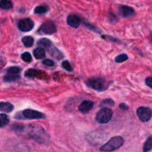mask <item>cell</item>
I'll list each match as a JSON object with an SVG mask.
<instances>
[{"mask_svg":"<svg viewBox=\"0 0 152 152\" xmlns=\"http://www.w3.org/2000/svg\"><path fill=\"white\" fill-rule=\"evenodd\" d=\"M13 131L19 134H22L25 137L32 139L42 144H47L49 142V136L42 127L39 125H14L11 127Z\"/></svg>","mask_w":152,"mask_h":152,"instance_id":"obj_1","label":"cell"},{"mask_svg":"<svg viewBox=\"0 0 152 152\" xmlns=\"http://www.w3.org/2000/svg\"><path fill=\"white\" fill-rule=\"evenodd\" d=\"M124 143V140L122 137L116 136L111 138L107 143L102 145L100 148L102 151H112L118 149Z\"/></svg>","mask_w":152,"mask_h":152,"instance_id":"obj_2","label":"cell"},{"mask_svg":"<svg viewBox=\"0 0 152 152\" xmlns=\"http://www.w3.org/2000/svg\"><path fill=\"white\" fill-rule=\"evenodd\" d=\"M86 85L90 88L99 91H102L108 88L106 81L102 78H98V77H92L88 79L86 82Z\"/></svg>","mask_w":152,"mask_h":152,"instance_id":"obj_3","label":"cell"},{"mask_svg":"<svg viewBox=\"0 0 152 152\" xmlns=\"http://www.w3.org/2000/svg\"><path fill=\"white\" fill-rule=\"evenodd\" d=\"M112 115L113 111L111 108H103L98 111L96 116V120L100 124H105L111 120Z\"/></svg>","mask_w":152,"mask_h":152,"instance_id":"obj_4","label":"cell"},{"mask_svg":"<svg viewBox=\"0 0 152 152\" xmlns=\"http://www.w3.org/2000/svg\"><path fill=\"white\" fill-rule=\"evenodd\" d=\"M137 115L140 121L148 122L152 117V111L148 107H140L137 110Z\"/></svg>","mask_w":152,"mask_h":152,"instance_id":"obj_5","label":"cell"},{"mask_svg":"<svg viewBox=\"0 0 152 152\" xmlns=\"http://www.w3.org/2000/svg\"><path fill=\"white\" fill-rule=\"evenodd\" d=\"M56 28L55 24L51 21H47L44 22L39 28L38 33L40 34H53L56 33Z\"/></svg>","mask_w":152,"mask_h":152,"instance_id":"obj_6","label":"cell"},{"mask_svg":"<svg viewBox=\"0 0 152 152\" xmlns=\"http://www.w3.org/2000/svg\"><path fill=\"white\" fill-rule=\"evenodd\" d=\"M22 114L24 118L28 119V120H39V119H44L45 117L42 113L32 109L24 110Z\"/></svg>","mask_w":152,"mask_h":152,"instance_id":"obj_7","label":"cell"},{"mask_svg":"<svg viewBox=\"0 0 152 152\" xmlns=\"http://www.w3.org/2000/svg\"><path fill=\"white\" fill-rule=\"evenodd\" d=\"M34 23L33 20L29 18L23 19L20 20L18 23V28L20 31L23 32H28V31H31L34 28Z\"/></svg>","mask_w":152,"mask_h":152,"instance_id":"obj_8","label":"cell"},{"mask_svg":"<svg viewBox=\"0 0 152 152\" xmlns=\"http://www.w3.org/2000/svg\"><path fill=\"white\" fill-rule=\"evenodd\" d=\"M105 140V135L102 134L100 132H93L88 136V142H91L94 145H98L99 143L102 142Z\"/></svg>","mask_w":152,"mask_h":152,"instance_id":"obj_9","label":"cell"},{"mask_svg":"<svg viewBox=\"0 0 152 152\" xmlns=\"http://www.w3.org/2000/svg\"><path fill=\"white\" fill-rule=\"evenodd\" d=\"M119 13L120 16L124 18L131 17L135 14V11L132 7L127 5H120L119 6Z\"/></svg>","mask_w":152,"mask_h":152,"instance_id":"obj_10","label":"cell"},{"mask_svg":"<svg viewBox=\"0 0 152 152\" xmlns=\"http://www.w3.org/2000/svg\"><path fill=\"white\" fill-rule=\"evenodd\" d=\"M67 23L72 28H77L81 24V19L75 14H70L67 17Z\"/></svg>","mask_w":152,"mask_h":152,"instance_id":"obj_11","label":"cell"},{"mask_svg":"<svg viewBox=\"0 0 152 152\" xmlns=\"http://www.w3.org/2000/svg\"><path fill=\"white\" fill-rule=\"evenodd\" d=\"M94 102L90 100H85L79 106V111L83 114H88L93 108Z\"/></svg>","mask_w":152,"mask_h":152,"instance_id":"obj_12","label":"cell"},{"mask_svg":"<svg viewBox=\"0 0 152 152\" xmlns=\"http://www.w3.org/2000/svg\"><path fill=\"white\" fill-rule=\"evenodd\" d=\"M47 50H48L49 53H50L53 57L56 58V59H61L63 58L64 56L62 53V52L59 51V50H58L56 47H54L53 45H52L49 48H48Z\"/></svg>","mask_w":152,"mask_h":152,"instance_id":"obj_13","label":"cell"},{"mask_svg":"<svg viewBox=\"0 0 152 152\" xmlns=\"http://www.w3.org/2000/svg\"><path fill=\"white\" fill-rule=\"evenodd\" d=\"M0 110L2 112L10 113L13 110V105L10 102H1L0 103Z\"/></svg>","mask_w":152,"mask_h":152,"instance_id":"obj_14","label":"cell"},{"mask_svg":"<svg viewBox=\"0 0 152 152\" xmlns=\"http://www.w3.org/2000/svg\"><path fill=\"white\" fill-rule=\"evenodd\" d=\"M34 55L36 59H42L45 57V50L42 47H39L34 50Z\"/></svg>","mask_w":152,"mask_h":152,"instance_id":"obj_15","label":"cell"},{"mask_svg":"<svg viewBox=\"0 0 152 152\" xmlns=\"http://www.w3.org/2000/svg\"><path fill=\"white\" fill-rule=\"evenodd\" d=\"M37 45H38L39 46H40V47L45 48L46 49H48L52 45V42L50 39H48L43 38L39 40L38 42H37Z\"/></svg>","mask_w":152,"mask_h":152,"instance_id":"obj_16","label":"cell"},{"mask_svg":"<svg viewBox=\"0 0 152 152\" xmlns=\"http://www.w3.org/2000/svg\"><path fill=\"white\" fill-rule=\"evenodd\" d=\"M20 79V77H19L18 74H7V75L4 76L3 77V80L4 82H7V83H10V82H15L17 81L18 80Z\"/></svg>","mask_w":152,"mask_h":152,"instance_id":"obj_17","label":"cell"},{"mask_svg":"<svg viewBox=\"0 0 152 152\" xmlns=\"http://www.w3.org/2000/svg\"><path fill=\"white\" fill-rule=\"evenodd\" d=\"M0 7L3 10H10L13 7V3L10 0H1Z\"/></svg>","mask_w":152,"mask_h":152,"instance_id":"obj_18","label":"cell"},{"mask_svg":"<svg viewBox=\"0 0 152 152\" xmlns=\"http://www.w3.org/2000/svg\"><path fill=\"white\" fill-rule=\"evenodd\" d=\"M39 74H41V72H39V71L35 69H28V71H25V77H29V78L37 77L38 76H39Z\"/></svg>","mask_w":152,"mask_h":152,"instance_id":"obj_19","label":"cell"},{"mask_svg":"<svg viewBox=\"0 0 152 152\" xmlns=\"http://www.w3.org/2000/svg\"><path fill=\"white\" fill-rule=\"evenodd\" d=\"M34 39L31 37H25L22 38V43L26 47H31L34 45Z\"/></svg>","mask_w":152,"mask_h":152,"instance_id":"obj_20","label":"cell"},{"mask_svg":"<svg viewBox=\"0 0 152 152\" xmlns=\"http://www.w3.org/2000/svg\"><path fill=\"white\" fill-rule=\"evenodd\" d=\"M152 148V136H150L145 141V144L143 145V151L147 152L150 151Z\"/></svg>","mask_w":152,"mask_h":152,"instance_id":"obj_21","label":"cell"},{"mask_svg":"<svg viewBox=\"0 0 152 152\" xmlns=\"http://www.w3.org/2000/svg\"><path fill=\"white\" fill-rule=\"evenodd\" d=\"M48 11V7L46 5H39L37 6L35 9H34V13L37 14H42V13H45Z\"/></svg>","mask_w":152,"mask_h":152,"instance_id":"obj_22","label":"cell"},{"mask_svg":"<svg viewBox=\"0 0 152 152\" xmlns=\"http://www.w3.org/2000/svg\"><path fill=\"white\" fill-rule=\"evenodd\" d=\"M0 120H1V128L4 127V126L8 124L9 119L6 114H1V115H0Z\"/></svg>","mask_w":152,"mask_h":152,"instance_id":"obj_23","label":"cell"},{"mask_svg":"<svg viewBox=\"0 0 152 152\" xmlns=\"http://www.w3.org/2000/svg\"><path fill=\"white\" fill-rule=\"evenodd\" d=\"M7 74H18L21 72V68H19V67H10V68H8L7 69Z\"/></svg>","mask_w":152,"mask_h":152,"instance_id":"obj_24","label":"cell"},{"mask_svg":"<svg viewBox=\"0 0 152 152\" xmlns=\"http://www.w3.org/2000/svg\"><path fill=\"white\" fill-rule=\"evenodd\" d=\"M128 59H129V57H128L127 55L123 53V54L119 55V56H117L115 58V62H118V63H121V62H123L127 60Z\"/></svg>","mask_w":152,"mask_h":152,"instance_id":"obj_25","label":"cell"},{"mask_svg":"<svg viewBox=\"0 0 152 152\" xmlns=\"http://www.w3.org/2000/svg\"><path fill=\"white\" fill-rule=\"evenodd\" d=\"M22 59L25 62H31L32 61V58H31V55L28 52H25L22 54Z\"/></svg>","mask_w":152,"mask_h":152,"instance_id":"obj_26","label":"cell"},{"mask_svg":"<svg viewBox=\"0 0 152 152\" xmlns=\"http://www.w3.org/2000/svg\"><path fill=\"white\" fill-rule=\"evenodd\" d=\"M62 68H63L64 69L66 70V71H73V68L71 67V64H70V62H68V61L65 60V61H64V62H62Z\"/></svg>","mask_w":152,"mask_h":152,"instance_id":"obj_27","label":"cell"},{"mask_svg":"<svg viewBox=\"0 0 152 152\" xmlns=\"http://www.w3.org/2000/svg\"><path fill=\"white\" fill-rule=\"evenodd\" d=\"M42 64L48 67H53L54 65V62L51 59H45V60H43Z\"/></svg>","mask_w":152,"mask_h":152,"instance_id":"obj_28","label":"cell"},{"mask_svg":"<svg viewBox=\"0 0 152 152\" xmlns=\"http://www.w3.org/2000/svg\"><path fill=\"white\" fill-rule=\"evenodd\" d=\"M114 104V101H112L110 99H108L102 101V103H101V105H102V106H104V105H113Z\"/></svg>","mask_w":152,"mask_h":152,"instance_id":"obj_29","label":"cell"},{"mask_svg":"<svg viewBox=\"0 0 152 152\" xmlns=\"http://www.w3.org/2000/svg\"><path fill=\"white\" fill-rule=\"evenodd\" d=\"M145 84H146L148 87L152 88V77H147V78L145 79Z\"/></svg>","mask_w":152,"mask_h":152,"instance_id":"obj_30","label":"cell"},{"mask_svg":"<svg viewBox=\"0 0 152 152\" xmlns=\"http://www.w3.org/2000/svg\"><path fill=\"white\" fill-rule=\"evenodd\" d=\"M85 25H86V26L87 27V28H90L91 30H92V31H95V32L99 33V34H100V33H101L100 31H99V30H97V29H96V27H94V26H91V25L90 24H85Z\"/></svg>","mask_w":152,"mask_h":152,"instance_id":"obj_31","label":"cell"},{"mask_svg":"<svg viewBox=\"0 0 152 152\" xmlns=\"http://www.w3.org/2000/svg\"><path fill=\"white\" fill-rule=\"evenodd\" d=\"M120 109H122L123 111H125V110H127L128 108H129V107H128V105H126V104L122 103L120 105Z\"/></svg>","mask_w":152,"mask_h":152,"instance_id":"obj_32","label":"cell"},{"mask_svg":"<svg viewBox=\"0 0 152 152\" xmlns=\"http://www.w3.org/2000/svg\"><path fill=\"white\" fill-rule=\"evenodd\" d=\"M151 42H152V39H151Z\"/></svg>","mask_w":152,"mask_h":152,"instance_id":"obj_33","label":"cell"}]
</instances>
